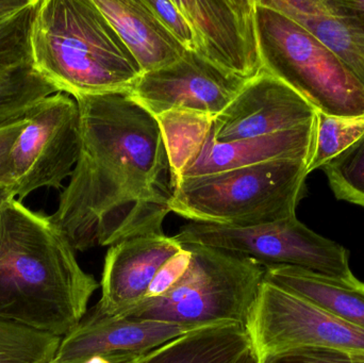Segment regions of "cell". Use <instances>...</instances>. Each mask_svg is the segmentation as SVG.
I'll list each match as a JSON object with an SVG mask.
<instances>
[{
	"mask_svg": "<svg viewBox=\"0 0 364 363\" xmlns=\"http://www.w3.org/2000/svg\"><path fill=\"white\" fill-rule=\"evenodd\" d=\"M243 363H258L257 362L256 356H255L252 350H250V351L248 352L247 355L244 358Z\"/></svg>",
	"mask_w": 364,
	"mask_h": 363,
	"instance_id": "cell-32",
	"label": "cell"
},
{
	"mask_svg": "<svg viewBox=\"0 0 364 363\" xmlns=\"http://www.w3.org/2000/svg\"><path fill=\"white\" fill-rule=\"evenodd\" d=\"M262 363H354V355L323 347H301L272 356Z\"/></svg>",
	"mask_w": 364,
	"mask_h": 363,
	"instance_id": "cell-26",
	"label": "cell"
},
{
	"mask_svg": "<svg viewBox=\"0 0 364 363\" xmlns=\"http://www.w3.org/2000/svg\"><path fill=\"white\" fill-rule=\"evenodd\" d=\"M174 4L190 23L198 55L244 80L262 72L257 0H174Z\"/></svg>",
	"mask_w": 364,
	"mask_h": 363,
	"instance_id": "cell-11",
	"label": "cell"
},
{
	"mask_svg": "<svg viewBox=\"0 0 364 363\" xmlns=\"http://www.w3.org/2000/svg\"><path fill=\"white\" fill-rule=\"evenodd\" d=\"M364 134V117L346 119L316 112V138L308 172L322 168Z\"/></svg>",
	"mask_w": 364,
	"mask_h": 363,
	"instance_id": "cell-23",
	"label": "cell"
},
{
	"mask_svg": "<svg viewBox=\"0 0 364 363\" xmlns=\"http://www.w3.org/2000/svg\"><path fill=\"white\" fill-rule=\"evenodd\" d=\"M62 338L0 319V363H51Z\"/></svg>",
	"mask_w": 364,
	"mask_h": 363,
	"instance_id": "cell-22",
	"label": "cell"
},
{
	"mask_svg": "<svg viewBox=\"0 0 364 363\" xmlns=\"http://www.w3.org/2000/svg\"><path fill=\"white\" fill-rule=\"evenodd\" d=\"M182 245L191 251L183 276L164 296L141 303L126 318L192 330L224 323L245 326L264 278V266L235 251Z\"/></svg>",
	"mask_w": 364,
	"mask_h": 363,
	"instance_id": "cell-5",
	"label": "cell"
},
{
	"mask_svg": "<svg viewBox=\"0 0 364 363\" xmlns=\"http://www.w3.org/2000/svg\"><path fill=\"white\" fill-rule=\"evenodd\" d=\"M354 363H364V355H354Z\"/></svg>",
	"mask_w": 364,
	"mask_h": 363,
	"instance_id": "cell-33",
	"label": "cell"
},
{
	"mask_svg": "<svg viewBox=\"0 0 364 363\" xmlns=\"http://www.w3.org/2000/svg\"><path fill=\"white\" fill-rule=\"evenodd\" d=\"M333 1V14L293 21L326 45L364 87V25Z\"/></svg>",
	"mask_w": 364,
	"mask_h": 363,
	"instance_id": "cell-19",
	"label": "cell"
},
{
	"mask_svg": "<svg viewBox=\"0 0 364 363\" xmlns=\"http://www.w3.org/2000/svg\"><path fill=\"white\" fill-rule=\"evenodd\" d=\"M50 217L11 196L0 206V319L63 338L98 289Z\"/></svg>",
	"mask_w": 364,
	"mask_h": 363,
	"instance_id": "cell-2",
	"label": "cell"
},
{
	"mask_svg": "<svg viewBox=\"0 0 364 363\" xmlns=\"http://www.w3.org/2000/svg\"><path fill=\"white\" fill-rule=\"evenodd\" d=\"M159 121L171 166V187L182 179L207 176L276 160L311 163L316 119L295 129L232 142L214 140L213 119L186 111H170Z\"/></svg>",
	"mask_w": 364,
	"mask_h": 363,
	"instance_id": "cell-7",
	"label": "cell"
},
{
	"mask_svg": "<svg viewBox=\"0 0 364 363\" xmlns=\"http://www.w3.org/2000/svg\"><path fill=\"white\" fill-rule=\"evenodd\" d=\"M75 100L80 153L53 223L78 251L164 234L172 187L159 121L128 92Z\"/></svg>",
	"mask_w": 364,
	"mask_h": 363,
	"instance_id": "cell-1",
	"label": "cell"
},
{
	"mask_svg": "<svg viewBox=\"0 0 364 363\" xmlns=\"http://www.w3.org/2000/svg\"><path fill=\"white\" fill-rule=\"evenodd\" d=\"M183 249L174 237L145 234L109 249L102 270V298L91 309L100 318L128 317L146 298L164 264Z\"/></svg>",
	"mask_w": 364,
	"mask_h": 363,
	"instance_id": "cell-14",
	"label": "cell"
},
{
	"mask_svg": "<svg viewBox=\"0 0 364 363\" xmlns=\"http://www.w3.org/2000/svg\"><path fill=\"white\" fill-rule=\"evenodd\" d=\"M316 119V111L301 96L263 70L214 117V140L224 143L261 138Z\"/></svg>",
	"mask_w": 364,
	"mask_h": 363,
	"instance_id": "cell-13",
	"label": "cell"
},
{
	"mask_svg": "<svg viewBox=\"0 0 364 363\" xmlns=\"http://www.w3.org/2000/svg\"><path fill=\"white\" fill-rule=\"evenodd\" d=\"M309 164L276 160L172 185L171 211L194 223L252 227L296 217Z\"/></svg>",
	"mask_w": 364,
	"mask_h": 363,
	"instance_id": "cell-4",
	"label": "cell"
},
{
	"mask_svg": "<svg viewBox=\"0 0 364 363\" xmlns=\"http://www.w3.org/2000/svg\"><path fill=\"white\" fill-rule=\"evenodd\" d=\"M263 281L296 294L364 330V283L323 276L290 266H264Z\"/></svg>",
	"mask_w": 364,
	"mask_h": 363,
	"instance_id": "cell-17",
	"label": "cell"
},
{
	"mask_svg": "<svg viewBox=\"0 0 364 363\" xmlns=\"http://www.w3.org/2000/svg\"><path fill=\"white\" fill-rule=\"evenodd\" d=\"M252 349L245 326L198 328L149 352L139 363H243Z\"/></svg>",
	"mask_w": 364,
	"mask_h": 363,
	"instance_id": "cell-18",
	"label": "cell"
},
{
	"mask_svg": "<svg viewBox=\"0 0 364 363\" xmlns=\"http://www.w3.org/2000/svg\"><path fill=\"white\" fill-rule=\"evenodd\" d=\"M27 124L26 117L0 126V189L14 190V179L11 170V151ZM14 194V193H13Z\"/></svg>",
	"mask_w": 364,
	"mask_h": 363,
	"instance_id": "cell-28",
	"label": "cell"
},
{
	"mask_svg": "<svg viewBox=\"0 0 364 363\" xmlns=\"http://www.w3.org/2000/svg\"><path fill=\"white\" fill-rule=\"evenodd\" d=\"M143 74L171 65L186 49L166 29L145 0H94Z\"/></svg>",
	"mask_w": 364,
	"mask_h": 363,
	"instance_id": "cell-16",
	"label": "cell"
},
{
	"mask_svg": "<svg viewBox=\"0 0 364 363\" xmlns=\"http://www.w3.org/2000/svg\"><path fill=\"white\" fill-rule=\"evenodd\" d=\"M11 196H14V194H13L12 191L6 189H0V206H1V204L4 202V200H8V198L11 197Z\"/></svg>",
	"mask_w": 364,
	"mask_h": 363,
	"instance_id": "cell-31",
	"label": "cell"
},
{
	"mask_svg": "<svg viewBox=\"0 0 364 363\" xmlns=\"http://www.w3.org/2000/svg\"><path fill=\"white\" fill-rule=\"evenodd\" d=\"M246 82L196 51L186 50L175 63L143 74L129 94L155 117L186 111L214 119Z\"/></svg>",
	"mask_w": 364,
	"mask_h": 363,
	"instance_id": "cell-12",
	"label": "cell"
},
{
	"mask_svg": "<svg viewBox=\"0 0 364 363\" xmlns=\"http://www.w3.org/2000/svg\"><path fill=\"white\" fill-rule=\"evenodd\" d=\"M30 53L34 72L74 98L130 93L143 75L94 0H38Z\"/></svg>",
	"mask_w": 364,
	"mask_h": 363,
	"instance_id": "cell-3",
	"label": "cell"
},
{
	"mask_svg": "<svg viewBox=\"0 0 364 363\" xmlns=\"http://www.w3.org/2000/svg\"><path fill=\"white\" fill-rule=\"evenodd\" d=\"M182 247L183 249L181 253L168 260L164 268L159 271L143 302L155 300L164 296L183 276L190 264L191 251L183 245Z\"/></svg>",
	"mask_w": 364,
	"mask_h": 363,
	"instance_id": "cell-27",
	"label": "cell"
},
{
	"mask_svg": "<svg viewBox=\"0 0 364 363\" xmlns=\"http://www.w3.org/2000/svg\"><path fill=\"white\" fill-rule=\"evenodd\" d=\"M160 23L178 40L186 50H195L194 36L190 23L174 1L145 0Z\"/></svg>",
	"mask_w": 364,
	"mask_h": 363,
	"instance_id": "cell-25",
	"label": "cell"
},
{
	"mask_svg": "<svg viewBox=\"0 0 364 363\" xmlns=\"http://www.w3.org/2000/svg\"><path fill=\"white\" fill-rule=\"evenodd\" d=\"M263 70L296 92L316 112L364 117V87L311 32L257 0Z\"/></svg>",
	"mask_w": 364,
	"mask_h": 363,
	"instance_id": "cell-6",
	"label": "cell"
},
{
	"mask_svg": "<svg viewBox=\"0 0 364 363\" xmlns=\"http://www.w3.org/2000/svg\"><path fill=\"white\" fill-rule=\"evenodd\" d=\"M193 330H196L151 320L100 318L90 310L78 326L62 338L55 360L70 362L117 353L147 354Z\"/></svg>",
	"mask_w": 364,
	"mask_h": 363,
	"instance_id": "cell-15",
	"label": "cell"
},
{
	"mask_svg": "<svg viewBox=\"0 0 364 363\" xmlns=\"http://www.w3.org/2000/svg\"><path fill=\"white\" fill-rule=\"evenodd\" d=\"M174 238L181 244H200L242 254L263 266H290L331 278L356 281L350 266V251L304 225L296 217L252 226L225 227L191 223Z\"/></svg>",
	"mask_w": 364,
	"mask_h": 363,
	"instance_id": "cell-8",
	"label": "cell"
},
{
	"mask_svg": "<svg viewBox=\"0 0 364 363\" xmlns=\"http://www.w3.org/2000/svg\"><path fill=\"white\" fill-rule=\"evenodd\" d=\"M322 170L337 200L364 208V134Z\"/></svg>",
	"mask_w": 364,
	"mask_h": 363,
	"instance_id": "cell-24",
	"label": "cell"
},
{
	"mask_svg": "<svg viewBox=\"0 0 364 363\" xmlns=\"http://www.w3.org/2000/svg\"><path fill=\"white\" fill-rule=\"evenodd\" d=\"M58 93L33 68L0 72V126L18 121L44 98Z\"/></svg>",
	"mask_w": 364,
	"mask_h": 363,
	"instance_id": "cell-21",
	"label": "cell"
},
{
	"mask_svg": "<svg viewBox=\"0 0 364 363\" xmlns=\"http://www.w3.org/2000/svg\"><path fill=\"white\" fill-rule=\"evenodd\" d=\"M38 0H0V72L32 68L30 28Z\"/></svg>",
	"mask_w": 364,
	"mask_h": 363,
	"instance_id": "cell-20",
	"label": "cell"
},
{
	"mask_svg": "<svg viewBox=\"0 0 364 363\" xmlns=\"http://www.w3.org/2000/svg\"><path fill=\"white\" fill-rule=\"evenodd\" d=\"M342 10L358 18L364 25V0H338Z\"/></svg>",
	"mask_w": 364,
	"mask_h": 363,
	"instance_id": "cell-30",
	"label": "cell"
},
{
	"mask_svg": "<svg viewBox=\"0 0 364 363\" xmlns=\"http://www.w3.org/2000/svg\"><path fill=\"white\" fill-rule=\"evenodd\" d=\"M245 330L258 363L301 347L364 355L363 328L269 281L261 283Z\"/></svg>",
	"mask_w": 364,
	"mask_h": 363,
	"instance_id": "cell-9",
	"label": "cell"
},
{
	"mask_svg": "<svg viewBox=\"0 0 364 363\" xmlns=\"http://www.w3.org/2000/svg\"><path fill=\"white\" fill-rule=\"evenodd\" d=\"M149 354V353H147ZM146 354H108V355L93 356L83 359L70 360V362H58L51 363H139Z\"/></svg>",
	"mask_w": 364,
	"mask_h": 363,
	"instance_id": "cell-29",
	"label": "cell"
},
{
	"mask_svg": "<svg viewBox=\"0 0 364 363\" xmlns=\"http://www.w3.org/2000/svg\"><path fill=\"white\" fill-rule=\"evenodd\" d=\"M27 124L11 151L15 198L42 188L60 190L80 153V115L70 95L55 93L26 114Z\"/></svg>",
	"mask_w": 364,
	"mask_h": 363,
	"instance_id": "cell-10",
	"label": "cell"
}]
</instances>
